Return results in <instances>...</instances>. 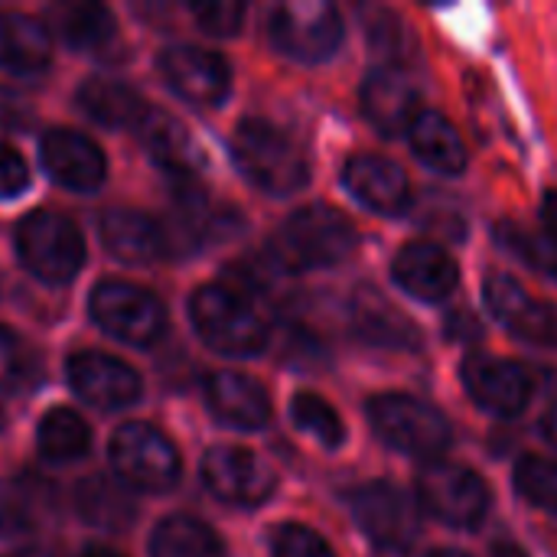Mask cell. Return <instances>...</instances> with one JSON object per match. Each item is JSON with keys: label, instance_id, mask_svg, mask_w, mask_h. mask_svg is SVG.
<instances>
[{"label": "cell", "instance_id": "cell-1", "mask_svg": "<svg viewBox=\"0 0 557 557\" xmlns=\"http://www.w3.org/2000/svg\"><path fill=\"white\" fill-rule=\"evenodd\" d=\"M202 343L222 356H258L268 346V320L251 294L228 284H206L189 300Z\"/></svg>", "mask_w": 557, "mask_h": 557}, {"label": "cell", "instance_id": "cell-2", "mask_svg": "<svg viewBox=\"0 0 557 557\" xmlns=\"http://www.w3.org/2000/svg\"><path fill=\"white\" fill-rule=\"evenodd\" d=\"M356 248L352 222L333 206H304L284 219L271 242V258L281 271H317L339 264Z\"/></svg>", "mask_w": 557, "mask_h": 557}, {"label": "cell", "instance_id": "cell-3", "mask_svg": "<svg viewBox=\"0 0 557 557\" xmlns=\"http://www.w3.org/2000/svg\"><path fill=\"white\" fill-rule=\"evenodd\" d=\"M232 157L248 183L271 196H290L310 180L307 157L297 150V144L261 117H248L238 124L232 137Z\"/></svg>", "mask_w": 557, "mask_h": 557}, {"label": "cell", "instance_id": "cell-4", "mask_svg": "<svg viewBox=\"0 0 557 557\" xmlns=\"http://www.w3.org/2000/svg\"><path fill=\"white\" fill-rule=\"evenodd\" d=\"M369 421L372 431L395 450L408 454V457H421V460H437L441 454H447L454 434L447 418L431 408L421 398L411 395H379L369 401Z\"/></svg>", "mask_w": 557, "mask_h": 557}, {"label": "cell", "instance_id": "cell-5", "mask_svg": "<svg viewBox=\"0 0 557 557\" xmlns=\"http://www.w3.org/2000/svg\"><path fill=\"white\" fill-rule=\"evenodd\" d=\"M16 251L26 271L46 284H69L82 271L85 242L78 228L49 209L29 212L16 228Z\"/></svg>", "mask_w": 557, "mask_h": 557}, {"label": "cell", "instance_id": "cell-6", "mask_svg": "<svg viewBox=\"0 0 557 557\" xmlns=\"http://www.w3.org/2000/svg\"><path fill=\"white\" fill-rule=\"evenodd\" d=\"M111 467L124 483L144 493L173 490L183 470L170 437L144 421H131L117 428V434L111 437Z\"/></svg>", "mask_w": 557, "mask_h": 557}, {"label": "cell", "instance_id": "cell-7", "mask_svg": "<svg viewBox=\"0 0 557 557\" xmlns=\"http://www.w3.org/2000/svg\"><path fill=\"white\" fill-rule=\"evenodd\" d=\"M268 33L287 59L323 62L343 42V20L326 0H287L271 13Z\"/></svg>", "mask_w": 557, "mask_h": 557}, {"label": "cell", "instance_id": "cell-8", "mask_svg": "<svg viewBox=\"0 0 557 557\" xmlns=\"http://www.w3.org/2000/svg\"><path fill=\"white\" fill-rule=\"evenodd\" d=\"M88 307H91V320L108 336L131 346H153L166 330L163 304L137 284L104 281L91 290Z\"/></svg>", "mask_w": 557, "mask_h": 557}, {"label": "cell", "instance_id": "cell-9", "mask_svg": "<svg viewBox=\"0 0 557 557\" xmlns=\"http://www.w3.org/2000/svg\"><path fill=\"white\" fill-rule=\"evenodd\" d=\"M418 503L454 529H476L490 512V486L460 463L434 460L418 473Z\"/></svg>", "mask_w": 557, "mask_h": 557}, {"label": "cell", "instance_id": "cell-10", "mask_svg": "<svg viewBox=\"0 0 557 557\" xmlns=\"http://www.w3.org/2000/svg\"><path fill=\"white\" fill-rule=\"evenodd\" d=\"M349 512L379 548H405L421 532L418 503L392 483H366L352 490Z\"/></svg>", "mask_w": 557, "mask_h": 557}, {"label": "cell", "instance_id": "cell-11", "mask_svg": "<svg viewBox=\"0 0 557 557\" xmlns=\"http://www.w3.org/2000/svg\"><path fill=\"white\" fill-rule=\"evenodd\" d=\"M202 483L209 493L228 506H261L271 499L277 476L274 470L251 450L242 447H212L202 457Z\"/></svg>", "mask_w": 557, "mask_h": 557}, {"label": "cell", "instance_id": "cell-12", "mask_svg": "<svg viewBox=\"0 0 557 557\" xmlns=\"http://www.w3.org/2000/svg\"><path fill=\"white\" fill-rule=\"evenodd\" d=\"M460 375L470 398L496 418H519L532 401V375L512 359L486 352L467 356Z\"/></svg>", "mask_w": 557, "mask_h": 557}, {"label": "cell", "instance_id": "cell-13", "mask_svg": "<svg viewBox=\"0 0 557 557\" xmlns=\"http://www.w3.org/2000/svg\"><path fill=\"white\" fill-rule=\"evenodd\" d=\"M483 294L486 307L509 333L535 346H557V307L535 300L519 281L506 274H490Z\"/></svg>", "mask_w": 557, "mask_h": 557}, {"label": "cell", "instance_id": "cell-14", "mask_svg": "<svg viewBox=\"0 0 557 557\" xmlns=\"http://www.w3.org/2000/svg\"><path fill=\"white\" fill-rule=\"evenodd\" d=\"M160 72L166 85L193 104H219L232 88L228 62L199 46H170L160 55Z\"/></svg>", "mask_w": 557, "mask_h": 557}, {"label": "cell", "instance_id": "cell-15", "mask_svg": "<svg viewBox=\"0 0 557 557\" xmlns=\"http://www.w3.org/2000/svg\"><path fill=\"white\" fill-rule=\"evenodd\" d=\"M362 114L385 137L408 134L421 117V91L408 72L398 65H382L362 85Z\"/></svg>", "mask_w": 557, "mask_h": 557}, {"label": "cell", "instance_id": "cell-16", "mask_svg": "<svg viewBox=\"0 0 557 557\" xmlns=\"http://www.w3.org/2000/svg\"><path fill=\"white\" fill-rule=\"evenodd\" d=\"M72 388L95 408H127L140 398V375L104 352H78L69 359Z\"/></svg>", "mask_w": 557, "mask_h": 557}, {"label": "cell", "instance_id": "cell-17", "mask_svg": "<svg viewBox=\"0 0 557 557\" xmlns=\"http://www.w3.org/2000/svg\"><path fill=\"white\" fill-rule=\"evenodd\" d=\"M42 166L59 186L78 193L98 189L108 173L101 147L91 137L69 127H55L42 137Z\"/></svg>", "mask_w": 557, "mask_h": 557}, {"label": "cell", "instance_id": "cell-18", "mask_svg": "<svg viewBox=\"0 0 557 557\" xmlns=\"http://www.w3.org/2000/svg\"><path fill=\"white\" fill-rule=\"evenodd\" d=\"M343 183L366 209L382 215H398L411 202V183L405 170L385 157H352L343 170Z\"/></svg>", "mask_w": 557, "mask_h": 557}, {"label": "cell", "instance_id": "cell-19", "mask_svg": "<svg viewBox=\"0 0 557 557\" xmlns=\"http://www.w3.org/2000/svg\"><path fill=\"white\" fill-rule=\"evenodd\" d=\"M395 281L418 300L424 304H437L447 300L457 290L460 281V268L457 261L431 242H411L398 251L395 258Z\"/></svg>", "mask_w": 557, "mask_h": 557}, {"label": "cell", "instance_id": "cell-20", "mask_svg": "<svg viewBox=\"0 0 557 557\" xmlns=\"http://www.w3.org/2000/svg\"><path fill=\"white\" fill-rule=\"evenodd\" d=\"M209 411L235 431H261L271 421V398L261 382L242 372H212L206 379Z\"/></svg>", "mask_w": 557, "mask_h": 557}, {"label": "cell", "instance_id": "cell-21", "mask_svg": "<svg viewBox=\"0 0 557 557\" xmlns=\"http://www.w3.org/2000/svg\"><path fill=\"white\" fill-rule=\"evenodd\" d=\"M137 134H140L144 150L153 157V163L170 170L176 180H193L206 163L196 137L186 131L183 121H176L166 111H150L147 108L140 124H137Z\"/></svg>", "mask_w": 557, "mask_h": 557}, {"label": "cell", "instance_id": "cell-22", "mask_svg": "<svg viewBox=\"0 0 557 557\" xmlns=\"http://www.w3.org/2000/svg\"><path fill=\"white\" fill-rule=\"evenodd\" d=\"M104 248L124 264H150L166 255L163 225L134 209H108L98 219Z\"/></svg>", "mask_w": 557, "mask_h": 557}, {"label": "cell", "instance_id": "cell-23", "mask_svg": "<svg viewBox=\"0 0 557 557\" xmlns=\"http://www.w3.org/2000/svg\"><path fill=\"white\" fill-rule=\"evenodd\" d=\"M349 317H352V330L372 343V346H385V349H418L421 346V333L418 326L382 294L362 287L352 304H349Z\"/></svg>", "mask_w": 557, "mask_h": 557}, {"label": "cell", "instance_id": "cell-24", "mask_svg": "<svg viewBox=\"0 0 557 557\" xmlns=\"http://www.w3.org/2000/svg\"><path fill=\"white\" fill-rule=\"evenodd\" d=\"M408 140H411L414 157L428 170L444 173V176L463 173V166H467L463 137H460V131L441 111H421V117L408 131Z\"/></svg>", "mask_w": 557, "mask_h": 557}, {"label": "cell", "instance_id": "cell-25", "mask_svg": "<svg viewBox=\"0 0 557 557\" xmlns=\"http://www.w3.org/2000/svg\"><path fill=\"white\" fill-rule=\"evenodd\" d=\"M49 62V29L26 13H0V65L16 75H33L42 72Z\"/></svg>", "mask_w": 557, "mask_h": 557}, {"label": "cell", "instance_id": "cell-26", "mask_svg": "<svg viewBox=\"0 0 557 557\" xmlns=\"http://www.w3.org/2000/svg\"><path fill=\"white\" fill-rule=\"evenodd\" d=\"M75 512L91 529L124 532L137 519V503L121 483L108 476H88L75 486Z\"/></svg>", "mask_w": 557, "mask_h": 557}, {"label": "cell", "instance_id": "cell-27", "mask_svg": "<svg viewBox=\"0 0 557 557\" xmlns=\"http://www.w3.org/2000/svg\"><path fill=\"white\" fill-rule=\"evenodd\" d=\"M78 108L104 127H127V124H140L147 104L144 98L114 78H88L78 88Z\"/></svg>", "mask_w": 557, "mask_h": 557}, {"label": "cell", "instance_id": "cell-28", "mask_svg": "<svg viewBox=\"0 0 557 557\" xmlns=\"http://www.w3.org/2000/svg\"><path fill=\"white\" fill-rule=\"evenodd\" d=\"M52 23L72 49L104 52L114 42V16L101 3H59L52 7Z\"/></svg>", "mask_w": 557, "mask_h": 557}, {"label": "cell", "instance_id": "cell-29", "mask_svg": "<svg viewBox=\"0 0 557 557\" xmlns=\"http://www.w3.org/2000/svg\"><path fill=\"white\" fill-rule=\"evenodd\" d=\"M150 557H225V545L206 522L170 516L150 539Z\"/></svg>", "mask_w": 557, "mask_h": 557}, {"label": "cell", "instance_id": "cell-30", "mask_svg": "<svg viewBox=\"0 0 557 557\" xmlns=\"http://www.w3.org/2000/svg\"><path fill=\"white\" fill-rule=\"evenodd\" d=\"M36 441H39V454L52 463H72L78 457L88 454V444H91V431L85 424V418L72 408H52L42 414L39 421V431H36Z\"/></svg>", "mask_w": 557, "mask_h": 557}, {"label": "cell", "instance_id": "cell-31", "mask_svg": "<svg viewBox=\"0 0 557 557\" xmlns=\"http://www.w3.org/2000/svg\"><path fill=\"white\" fill-rule=\"evenodd\" d=\"M290 421L310 434L313 441H320L323 447H339L346 441V428L336 414L333 405H326L320 395L313 392H300L294 401H290Z\"/></svg>", "mask_w": 557, "mask_h": 557}, {"label": "cell", "instance_id": "cell-32", "mask_svg": "<svg viewBox=\"0 0 557 557\" xmlns=\"http://www.w3.org/2000/svg\"><path fill=\"white\" fill-rule=\"evenodd\" d=\"M496 238L503 248H509L519 261H525L529 268H535L539 274L557 277V245L548 235H535L516 222H506L496 228Z\"/></svg>", "mask_w": 557, "mask_h": 557}, {"label": "cell", "instance_id": "cell-33", "mask_svg": "<svg viewBox=\"0 0 557 557\" xmlns=\"http://www.w3.org/2000/svg\"><path fill=\"white\" fill-rule=\"evenodd\" d=\"M516 490L535 509L557 512V463L545 457H522L516 467Z\"/></svg>", "mask_w": 557, "mask_h": 557}, {"label": "cell", "instance_id": "cell-34", "mask_svg": "<svg viewBox=\"0 0 557 557\" xmlns=\"http://www.w3.org/2000/svg\"><path fill=\"white\" fill-rule=\"evenodd\" d=\"M36 359L29 346L7 326H0V392H20L29 385Z\"/></svg>", "mask_w": 557, "mask_h": 557}, {"label": "cell", "instance_id": "cell-35", "mask_svg": "<svg viewBox=\"0 0 557 557\" xmlns=\"http://www.w3.org/2000/svg\"><path fill=\"white\" fill-rule=\"evenodd\" d=\"M274 557H336L333 548L307 525H284L274 535Z\"/></svg>", "mask_w": 557, "mask_h": 557}, {"label": "cell", "instance_id": "cell-36", "mask_svg": "<svg viewBox=\"0 0 557 557\" xmlns=\"http://www.w3.org/2000/svg\"><path fill=\"white\" fill-rule=\"evenodd\" d=\"M36 548L33 522L13 509H0V557H29Z\"/></svg>", "mask_w": 557, "mask_h": 557}, {"label": "cell", "instance_id": "cell-37", "mask_svg": "<svg viewBox=\"0 0 557 557\" xmlns=\"http://www.w3.org/2000/svg\"><path fill=\"white\" fill-rule=\"evenodd\" d=\"M189 10H193L199 29H206L212 36H235L242 26V16H245L242 3H193Z\"/></svg>", "mask_w": 557, "mask_h": 557}, {"label": "cell", "instance_id": "cell-38", "mask_svg": "<svg viewBox=\"0 0 557 557\" xmlns=\"http://www.w3.org/2000/svg\"><path fill=\"white\" fill-rule=\"evenodd\" d=\"M29 183V170L20 157V150H13L10 144L0 140V199H13L26 189Z\"/></svg>", "mask_w": 557, "mask_h": 557}, {"label": "cell", "instance_id": "cell-39", "mask_svg": "<svg viewBox=\"0 0 557 557\" xmlns=\"http://www.w3.org/2000/svg\"><path fill=\"white\" fill-rule=\"evenodd\" d=\"M7 499L13 503V512H20L23 506H52L55 503V490L52 483L33 480V476H20L7 486Z\"/></svg>", "mask_w": 557, "mask_h": 557}, {"label": "cell", "instance_id": "cell-40", "mask_svg": "<svg viewBox=\"0 0 557 557\" xmlns=\"http://www.w3.org/2000/svg\"><path fill=\"white\" fill-rule=\"evenodd\" d=\"M542 219H545V235L557 245V193H548V196H545Z\"/></svg>", "mask_w": 557, "mask_h": 557}, {"label": "cell", "instance_id": "cell-41", "mask_svg": "<svg viewBox=\"0 0 557 557\" xmlns=\"http://www.w3.org/2000/svg\"><path fill=\"white\" fill-rule=\"evenodd\" d=\"M493 557H529L522 548H516V545H496L493 548Z\"/></svg>", "mask_w": 557, "mask_h": 557}, {"label": "cell", "instance_id": "cell-42", "mask_svg": "<svg viewBox=\"0 0 557 557\" xmlns=\"http://www.w3.org/2000/svg\"><path fill=\"white\" fill-rule=\"evenodd\" d=\"M545 434H548V441L557 447V411H552V414L545 418Z\"/></svg>", "mask_w": 557, "mask_h": 557}, {"label": "cell", "instance_id": "cell-43", "mask_svg": "<svg viewBox=\"0 0 557 557\" xmlns=\"http://www.w3.org/2000/svg\"><path fill=\"white\" fill-rule=\"evenodd\" d=\"M82 557H121V555H117V552H111V548H98V545H95V548H88Z\"/></svg>", "mask_w": 557, "mask_h": 557}, {"label": "cell", "instance_id": "cell-44", "mask_svg": "<svg viewBox=\"0 0 557 557\" xmlns=\"http://www.w3.org/2000/svg\"><path fill=\"white\" fill-rule=\"evenodd\" d=\"M424 557H467V555H460V552H431V555H424Z\"/></svg>", "mask_w": 557, "mask_h": 557}, {"label": "cell", "instance_id": "cell-45", "mask_svg": "<svg viewBox=\"0 0 557 557\" xmlns=\"http://www.w3.org/2000/svg\"><path fill=\"white\" fill-rule=\"evenodd\" d=\"M0 418H3V414H0Z\"/></svg>", "mask_w": 557, "mask_h": 557}]
</instances>
